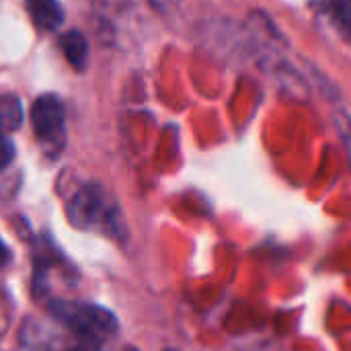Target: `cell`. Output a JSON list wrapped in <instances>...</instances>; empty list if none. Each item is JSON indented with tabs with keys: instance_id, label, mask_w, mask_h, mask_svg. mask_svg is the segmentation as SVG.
Wrapping results in <instances>:
<instances>
[{
	"instance_id": "7a4b0ae2",
	"label": "cell",
	"mask_w": 351,
	"mask_h": 351,
	"mask_svg": "<svg viewBox=\"0 0 351 351\" xmlns=\"http://www.w3.org/2000/svg\"><path fill=\"white\" fill-rule=\"evenodd\" d=\"M51 313L72 333H76L82 339V343L88 346H99L113 337V333L117 331V319L107 308L97 304L53 300Z\"/></svg>"
},
{
	"instance_id": "277c9868",
	"label": "cell",
	"mask_w": 351,
	"mask_h": 351,
	"mask_svg": "<svg viewBox=\"0 0 351 351\" xmlns=\"http://www.w3.org/2000/svg\"><path fill=\"white\" fill-rule=\"evenodd\" d=\"M25 4L33 25L41 31H56L64 21V12L58 0H25Z\"/></svg>"
},
{
	"instance_id": "8992f818",
	"label": "cell",
	"mask_w": 351,
	"mask_h": 351,
	"mask_svg": "<svg viewBox=\"0 0 351 351\" xmlns=\"http://www.w3.org/2000/svg\"><path fill=\"white\" fill-rule=\"evenodd\" d=\"M21 101L12 95H0V132H12L21 125Z\"/></svg>"
},
{
	"instance_id": "7c38bea8",
	"label": "cell",
	"mask_w": 351,
	"mask_h": 351,
	"mask_svg": "<svg viewBox=\"0 0 351 351\" xmlns=\"http://www.w3.org/2000/svg\"><path fill=\"white\" fill-rule=\"evenodd\" d=\"M125 351H138V350H134V348H128V350Z\"/></svg>"
},
{
	"instance_id": "3957f363",
	"label": "cell",
	"mask_w": 351,
	"mask_h": 351,
	"mask_svg": "<svg viewBox=\"0 0 351 351\" xmlns=\"http://www.w3.org/2000/svg\"><path fill=\"white\" fill-rule=\"evenodd\" d=\"M31 123L37 140L47 152L56 154L66 142V113L64 105L53 95H41L31 107Z\"/></svg>"
},
{
	"instance_id": "ba28073f",
	"label": "cell",
	"mask_w": 351,
	"mask_h": 351,
	"mask_svg": "<svg viewBox=\"0 0 351 351\" xmlns=\"http://www.w3.org/2000/svg\"><path fill=\"white\" fill-rule=\"evenodd\" d=\"M335 123H337V130H339V134H341V140H343V146H346L348 160H350L351 167V117L350 115H346V113H337Z\"/></svg>"
},
{
	"instance_id": "6da1fadb",
	"label": "cell",
	"mask_w": 351,
	"mask_h": 351,
	"mask_svg": "<svg viewBox=\"0 0 351 351\" xmlns=\"http://www.w3.org/2000/svg\"><path fill=\"white\" fill-rule=\"evenodd\" d=\"M66 212L70 222L78 228L103 232L107 237H123L117 204L99 185L80 187L68 202Z\"/></svg>"
},
{
	"instance_id": "52a82bcc",
	"label": "cell",
	"mask_w": 351,
	"mask_h": 351,
	"mask_svg": "<svg viewBox=\"0 0 351 351\" xmlns=\"http://www.w3.org/2000/svg\"><path fill=\"white\" fill-rule=\"evenodd\" d=\"M329 8L337 25L351 33V0H329Z\"/></svg>"
},
{
	"instance_id": "5b68a950",
	"label": "cell",
	"mask_w": 351,
	"mask_h": 351,
	"mask_svg": "<svg viewBox=\"0 0 351 351\" xmlns=\"http://www.w3.org/2000/svg\"><path fill=\"white\" fill-rule=\"evenodd\" d=\"M60 47L62 53L66 56V60L76 68L82 70L86 66V58H88V43L84 39V35L80 31H68L60 37Z\"/></svg>"
},
{
	"instance_id": "30bf717a",
	"label": "cell",
	"mask_w": 351,
	"mask_h": 351,
	"mask_svg": "<svg viewBox=\"0 0 351 351\" xmlns=\"http://www.w3.org/2000/svg\"><path fill=\"white\" fill-rule=\"evenodd\" d=\"M8 261H10V251H8V247L4 245V241H0V269H2Z\"/></svg>"
},
{
	"instance_id": "9c48e42d",
	"label": "cell",
	"mask_w": 351,
	"mask_h": 351,
	"mask_svg": "<svg viewBox=\"0 0 351 351\" xmlns=\"http://www.w3.org/2000/svg\"><path fill=\"white\" fill-rule=\"evenodd\" d=\"M14 158V146L12 142L0 132V171H4Z\"/></svg>"
},
{
	"instance_id": "8fae6325",
	"label": "cell",
	"mask_w": 351,
	"mask_h": 351,
	"mask_svg": "<svg viewBox=\"0 0 351 351\" xmlns=\"http://www.w3.org/2000/svg\"><path fill=\"white\" fill-rule=\"evenodd\" d=\"M70 351H99V350H97V346H88V343H82V346H78V348H72Z\"/></svg>"
}]
</instances>
